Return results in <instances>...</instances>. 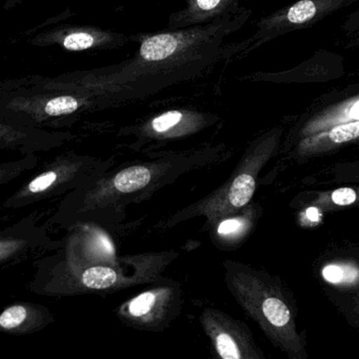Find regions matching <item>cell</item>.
Masks as SVG:
<instances>
[{
	"label": "cell",
	"instance_id": "44dd1931",
	"mask_svg": "<svg viewBox=\"0 0 359 359\" xmlns=\"http://www.w3.org/2000/svg\"><path fill=\"white\" fill-rule=\"evenodd\" d=\"M352 300L353 312H354L357 319L359 320V287L355 290Z\"/></svg>",
	"mask_w": 359,
	"mask_h": 359
},
{
	"label": "cell",
	"instance_id": "ac0fdd59",
	"mask_svg": "<svg viewBox=\"0 0 359 359\" xmlns=\"http://www.w3.org/2000/svg\"><path fill=\"white\" fill-rule=\"evenodd\" d=\"M182 114L180 111H170L153 119L152 129L157 133H163L172 129L182 121Z\"/></svg>",
	"mask_w": 359,
	"mask_h": 359
},
{
	"label": "cell",
	"instance_id": "7402d4cb",
	"mask_svg": "<svg viewBox=\"0 0 359 359\" xmlns=\"http://www.w3.org/2000/svg\"><path fill=\"white\" fill-rule=\"evenodd\" d=\"M20 0H8V6H13L14 4L18 3Z\"/></svg>",
	"mask_w": 359,
	"mask_h": 359
},
{
	"label": "cell",
	"instance_id": "d6986e66",
	"mask_svg": "<svg viewBox=\"0 0 359 359\" xmlns=\"http://www.w3.org/2000/svg\"><path fill=\"white\" fill-rule=\"evenodd\" d=\"M56 178H57V175L54 172H48V173L43 174V175L39 176L30 182L29 190L32 193L45 191L46 189L49 188L55 182Z\"/></svg>",
	"mask_w": 359,
	"mask_h": 359
},
{
	"label": "cell",
	"instance_id": "8992f818",
	"mask_svg": "<svg viewBox=\"0 0 359 359\" xmlns=\"http://www.w3.org/2000/svg\"><path fill=\"white\" fill-rule=\"evenodd\" d=\"M359 142V121L335 126L292 144V156L297 161H306L335 152L348 144Z\"/></svg>",
	"mask_w": 359,
	"mask_h": 359
},
{
	"label": "cell",
	"instance_id": "52a82bcc",
	"mask_svg": "<svg viewBox=\"0 0 359 359\" xmlns=\"http://www.w3.org/2000/svg\"><path fill=\"white\" fill-rule=\"evenodd\" d=\"M309 205L323 213L359 207V187H344L318 193Z\"/></svg>",
	"mask_w": 359,
	"mask_h": 359
},
{
	"label": "cell",
	"instance_id": "ffe728a7",
	"mask_svg": "<svg viewBox=\"0 0 359 359\" xmlns=\"http://www.w3.org/2000/svg\"><path fill=\"white\" fill-rule=\"evenodd\" d=\"M224 3H226V0H196L197 7L205 12L213 11Z\"/></svg>",
	"mask_w": 359,
	"mask_h": 359
},
{
	"label": "cell",
	"instance_id": "5b68a950",
	"mask_svg": "<svg viewBox=\"0 0 359 359\" xmlns=\"http://www.w3.org/2000/svg\"><path fill=\"white\" fill-rule=\"evenodd\" d=\"M214 325V346L222 358L264 359V352L245 325L218 316Z\"/></svg>",
	"mask_w": 359,
	"mask_h": 359
},
{
	"label": "cell",
	"instance_id": "4fadbf2b",
	"mask_svg": "<svg viewBox=\"0 0 359 359\" xmlns=\"http://www.w3.org/2000/svg\"><path fill=\"white\" fill-rule=\"evenodd\" d=\"M79 104L72 96H60L49 100L46 104L45 112L50 116L71 114L79 109Z\"/></svg>",
	"mask_w": 359,
	"mask_h": 359
},
{
	"label": "cell",
	"instance_id": "2e32d148",
	"mask_svg": "<svg viewBox=\"0 0 359 359\" xmlns=\"http://www.w3.org/2000/svg\"><path fill=\"white\" fill-rule=\"evenodd\" d=\"M94 43H95V39L91 34L79 32L68 35L62 45L69 51H83V50L90 49Z\"/></svg>",
	"mask_w": 359,
	"mask_h": 359
},
{
	"label": "cell",
	"instance_id": "7a4b0ae2",
	"mask_svg": "<svg viewBox=\"0 0 359 359\" xmlns=\"http://www.w3.org/2000/svg\"><path fill=\"white\" fill-rule=\"evenodd\" d=\"M285 134V128L277 126L258 136L243 156L238 172L226 187L220 198V211L243 209L253 198L258 176L269 161L277 154Z\"/></svg>",
	"mask_w": 359,
	"mask_h": 359
},
{
	"label": "cell",
	"instance_id": "9c48e42d",
	"mask_svg": "<svg viewBox=\"0 0 359 359\" xmlns=\"http://www.w3.org/2000/svg\"><path fill=\"white\" fill-rule=\"evenodd\" d=\"M151 178L152 175L148 168L136 165L119 172L113 184L119 192L130 193L144 188L151 182Z\"/></svg>",
	"mask_w": 359,
	"mask_h": 359
},
{
	"label": "cell",
	"instance_id": "30bf717a",
	"mask_svg": "<svg viewBox=\"0 0 359 359\" xmlns=\"http://www.w3.org/2000/svg\"><path fill=\"white\" fill-rule=\"evenodd\" d=\"M258 208L253 207L241 217L229 218L220 222L217 228L218 234L226 238H239L248 234L258 218Z\"/></svg>",
	"mask_w": 359,
	"mask_h": 359
},
{
	"label": "cell",
	"instance_id": "ba28073f",
	"mask_svg": "<svg viewBox=\"0 0 359 359\" xmlns=\"http://www.w3.org/2000/svg\"><path fill=\"white\" fill-rule=\"evenodd\" d=\"M182 39L173 34H159L142 43L140 56L148 62H159L171 57L180 50Z\"/></svg>",
	"mask_w": 359,
	"mask_h": 359
},
{
	"label": "cell",
	"instance_id": "8fae6325",
	"mask_svg": "<svg viewBox=\"0 0 359 359\" xmlns=\"http://www.w3.org/2000/svg\"><path fill=\"white\" fill-rule=\"evenodd\" d=\"M323 277L334 285H350L355 290L359 287V266L351 262L333 264L323 269Z\"/></svg>",
	"mask_w": 359,
	"mask_h": 359
},
{
	"label": "cell",
	"instance_id": "e0dca14e",
	"mask_svg": "<svg viewBox=\"0 0 359 359\" xmlns=\"http://www.w3.org/2000/svg\"><path fill=\"white\" fill-rule=\"evenodd\" d=\"M155 294L152 292H146L140 294L137 297L132 300L129 306V311L133 316L140 317L148 314L152 310L155 304Z\"/></svg>",
	"mask_w": 359,
	"mask_h": 359
},
{
	"label": "cell",
	"instance_id": "277c9868",
	"mask_svg": "<svg viewBox=\"0 0 359 359\" xmlns=\"http://www.w3.org/2000/svg\"><path fill=\"white\" fill-rule=\"evenodd\" d=\"M359 121V83L323 96L299 117L287 136L293 144L302 138L342 123Z\"/></svg>",
	"mask_w": 359,
	"mask_h": 359
},
{
	"label": "cell",
	"instance_id": "7c38bea8",
	"mask_svg": "<svg viewBox=\"0 0 359 359\" xmlns=\"http://www.w3.org/2000/svg\"><path fill=\"white\" fill-rule=\"evenodd\" d=\"M116 280V272L107 266H92L86 270L83 274V285L90 289H107L114 285Z\"/></svg>",
	"mask_w": 359,
	"mask_h": 359
},
{
	"label": "cell",
	"instance_id": "603a6c76",
	"mask_svg": "<svg viewBox=\"0 0 359 359\" xmlns=\"http://www.w3.org/2000/svg\"><path fill=\"white\" fill-rule=\"evenodd\" d=\"M357 175H358V180H359V163H358V172H357Z\"/></svg>",
	"mask_w": 359,
	"mask_h": 359
},
{
	"label": "cell",
	"instance_id": "3957f363",
	"mask_svg": "<svg viewBox=\"0 0 359 359\" xmlns=\"http://www.w3.org/2000/svg\"><path fill=\"white\" fill-rule=\"evenodd\" d=\"M359 0H298L293 5L281 8L262 18L257 24V32L250 43L254 48L266 43L292 31L308 28Z\"/></svg>",
	"mask_w": 359,
	"mask_h": 359
},
{
	"label": "cell",
	"instance_id": "5bb4252c",
	"mask_svg": "<svg viewBox=\"0 0 359 359\" xmlns=\"http://www.w3.org/2000/svg\"><path fill=\"white\" fill-rule=\"evenodd\" d=\"M341 32L348 46L359 47V6L346 16L341 25Z\"/></svg>",
	"mask_w": 359,
	"mask_h": 359
},
{
	"label": "cell",
	"instance_id": "9a60e30c",
	"mask_svg": "<svg viewBox=\"0 0 359 359\" xmlns=\"http://www.w3.org/2000/svg\"><path fill=\"white\" fill-rule=\"evenodd\" d=\"M27 317V309L22 306H10L0 316V325L6 330L18 327L24 323Z\"/></svg>",
	"mask_w": 359,
	"mask_h": 359
},
{
	"label": "cell",
	"instance_id": "6da1fadb",
	"mask_svg": "<svg viewBox=\"0 0 359 359\" xmlns=\"http://www.w3.org/2000/svg\"><path fill=\"white\" fill-rule=\"evenodd\" d=\"M233 292L243 310L259 325L273 346L290 359H306L304 336L298 332L291 296L276 277L241 266L231 273Z\"/></svg>",
	"mask_w": 359,
	"mask_h": 359
}]
</instances>
